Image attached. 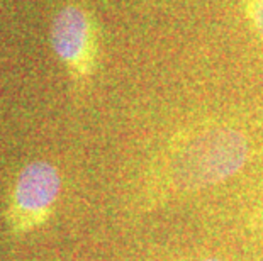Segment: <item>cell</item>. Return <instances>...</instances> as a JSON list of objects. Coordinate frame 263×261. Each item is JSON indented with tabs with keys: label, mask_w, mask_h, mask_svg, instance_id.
<instances>
[{
	"label": "cell",
	"mask_w": 263,
	"mask_h": 261,
	"mask_svg": "<svg viewBox=\"0 0 263 261\" xmlns=\"http://www.w3.org/2000/svg\"><path fill=\"white\" fill-rule=\"evenodd\" d=\"M248 141L241 132L229 127L204 131L173 154L168 178L177 190H202L238 173L248 159Z\"/></svg>",
	"instance_id": "cell-1"
},
{
	"label": "cell",
	"mask_w": 263,
	"mask_h": 261,
	"mask_svg": "<svg viewBox=\"0 0 263 261\" xmlns=\"http://www.w3.org/2000/svg\"><path fill=\"white\" fill-rule=\"evenodd\" d=\"M61 192V176L48 161H32L21 171L14 187L9 219L14 231L26 232L51 212Z\"/></svg>",
	"instance_id": "cell-2"
},
{
	"label": "cell",
	"mask_w": 263,
	"mask_h": 261,
	"mask_svg": "<svg viewBox=\"0 0 263 261\" xmlns=\"http://www.w3.org/2000/svg\"><path fill=\"white\" fill-rule=\"evenodd\" d=\"M51 44L58 56L66 63H78L88 44V21L78 7L61 9L53 21Z\"/></svg>",
	"instance_id": "cell-3"
},
{
	"label": "cell",
	"mask_w": 263,
	"mask_h": 261,
	"mask_svg": "<svg viewBox=\"0 0 263 261\" xmlns=\"http://www.w3.org/2000/svg\"><path fill=\"white\" fill-rule=\"evenodd\" d=\"M248 10L256 32L263 39V0H248Z\"/></svg>",
	"instance_id": "cell-4"
},
{
	"label": "cell",
	"mask_w": 263,
	"mask_h": 261,
	"mask_svg": "<svg viewBox=\"0 0 263 261\" xmlns=\"http://www.w3.org/2000/svg\"><path fill=\"white\" fill-rule=\"evenodd\" d=\"M202 261H221V259H217V258H207V259H202Z\"/></svg>",
	"instance_id": "cell-5"
}]
</instances>
